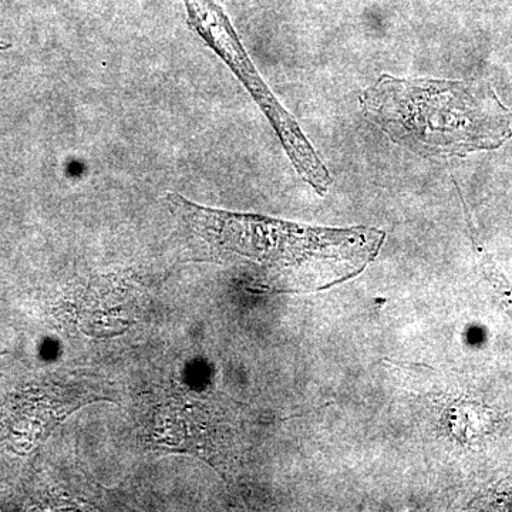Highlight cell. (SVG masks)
<instances>
[{
	"instance_id": "2",
	"label": "cell",
	"mask_w": 512,
	"mask_h": 512,
	"mask_svg": "<svg viewBox=\"0 0 512 512\" xmlns=\"http://www.w3.org/2000/svg\"><path fill=\"white\" fill-rule=\"evenodd\" d=\"M171 210L202 241L262 264L332 266L343 274L376 258L386 234L370 228H315L251 214L214 210L167 192Z\"/></svg>"
},
{
	"instance_id": "4",
	"label": "cell",
	"mask_w": 512,
	"mask_h": 512,
	"mask_svg": "<svg viewBox=\"0 0 512 512\" xmlns=\"http://www.w3.org/2000/svg\"><path fill=\"white\" fill-rule=\"evenodd\" d=\"M481 265H483V271L485 278L490 282L491 288L494 289L495 296H497L498 302L503 305L505 311L512 318V285L507 281V278L500 271L494 262L488 258L487 255H481Z\"/></svg>"
},
{
	"instance_id": "5",
	"label": "cell",
	"mask_w": 512,
	"mask_h": 512,
	"mask_svg": "<svg viewBox=\"0 0 512 512\" xmlns=\"http://www.w3.org/2000/svg\"><path fill=\"white\" fill-rule=\"evenodd\" d=\"M3 5H5V0H0V9H2Z\"/></svg>"
},
{
	"instance_id": "3",
	"label": "cell",
	"mask_w": 512,
	"mask_h": 512,
	"mask_svg": "<svg viewBox=\"0 0 512 512\" xmlns=\"http://www.w3.org/2000/svg\"><path fill=\"white\" fill-rule=\"evenodd\" d=\"M188 28L200 37L247 89L259 109L265 114L286 156L306 184L320 195L332 185V175L318 151L312 146L291 113L279 103L268 84L262 79L227 12L215 0H183Z\"/></svg>"
},
{
	"instance_id": "1",
	"label": "cell",
	"mask_w": 512,
	"mask_h": 512,
	"mask_svg": "<svg viewBox=\"0 0 512 512\" xmlns=\"http://www.w3.org/2000/svg\"><path fill=\"white\" fill-rule=\"evenodd\" d=\"M360 109L394 144L427 158L497 150L512 137L511 114L491 84L382 74Z\"/></svg>"
}]
</instances>
